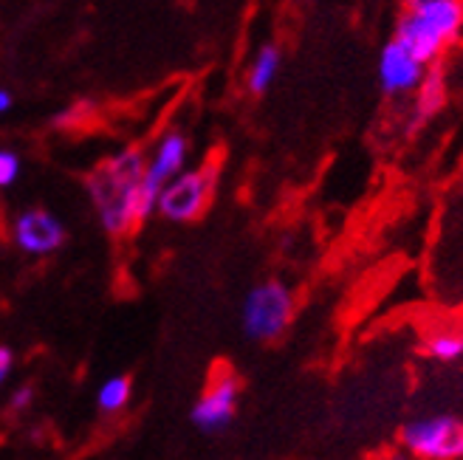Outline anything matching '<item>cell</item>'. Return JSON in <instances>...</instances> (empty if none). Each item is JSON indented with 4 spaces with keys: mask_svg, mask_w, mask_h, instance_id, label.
<instances>
[{
    "mask_svg": "<svg viewBox=\"0 0 463 460\" xmlns=\"http://www.w3.org/2000/svg\"><path fill=\"white\" fill-rule=\"evenodd\" d=\"M145 161L147 158L138 147H125L88 175V198L94 203L102 229L113 238L130 235L142 223L138 192H142Z\"/></svg>",
    "mask_w": 463,
    "mask_h": 460,
    "instance_id": "6da1fadb",
    "label": "cell"
},
{
    "mask_svg": "<svg viewBox=\"0 0 463 460\" xmlns=\"http://www.w3.org/2000/svg\"><path fill=\"white\" fill-rule=\"evenodd\" d=\"M424 65H435L463 37V0H415L407 4L396 34Z\"/></svg>",
    "mask_w": 463,
    "mask_h": 460,
    "instance_id": "7a4b0ae2",
    "label": "cell"
},
{
    "mask_svg": "<svg viewBox=\"0 0 463 460\" xmlns=\"http://www.w3.org/2000/svg\"><path fill=\"white\" fill-rule=\"evenodd\" d=\"M294 316V294L280 280H266L254 286L241 308L243 333L254 342H274L286 333Z\"/></svg>",
    "mask_w": 463,
    "mask_h": 460,
    "instance_id": "3957f363",
    "label": "cell"
},
{
    "mask_svg": "<svg viewBox=\"0 0 463 460\" xmlns=\"http://www.w3.org/2000/svg\"><path fill=\"white\" fill-rule=\"evenodd\" d=\"M218 181V164H203L198 170H181L158 192L156 212L173 223H187L203 215Z\"/></svg>",
    "mask_w": 463,
    "mask_h": 460,
    "instance_id": "277c9868",
    "label": "cell"
},
{
    "mask_svg": "<svg viewBox=\"0 0 463 460\" xmlns=\"http://www.w3.org/2000/svg\"><path fill=\"white\" fill-rule=\"evenodd\" d=\"M402 446L424 460L463 457V424L452 416H427L402 427Z\"/></svg>",
    "mask_w": 463,
    "mask_h": 460,
    "instance_id": "5b68a950",
    "label": "cell"
},
{
    "mask_svg": "<svg viewBox=\"0 0 463 460\" xmlns=\"http://www.w3.org/2000/svg\"><path fill=\"white\" fill-rule=\"evenodd\" d=\"M187 155H190V145H187V136H184L181 130H167L158 139L153 155L145 161L142 192H138V212H142V221L156 215L158 192L165 190V183L173 175H178L184 170Z\"/></svg>",
    "mask_w": 463,
    "mask_h": 460,
    "instance_id": "8992f818",
    "label": "cell"
},
{
    "mask_svg": "<svg viewBox=\"0 0 463 460\" xmlns=\"http://www.w3.org/2000/svg\"><path fill=\"white\" fill-rule=\"evenodd\" d=\"M427 68L430 65H424L419 57H415L399 37H390L379 52V65H376L379 88L390 99H404L419 88V82L427 74Z\"/></svg>",
    "mask_w": 463,
    "mask_h": 460,
    "instance_id": "52a82bcc",
    "label": "cell"
},
{
    "mask_svg": "<svg viewBox=\"0 0 463 460\" xmlns=\"http://www.w3.org/2000/svg\"><path fill=\"white\" fill-rule=\"evenodd\" d=\"M238 401H241V381L229 371H221L210 381V387L203 390V396L195 401L190 418L201 432H218L235 418Z\"/></svg>",
    "mask_w": 463,
    "mask_h": 460,
    "instance_id": "ba28073f",
    "label": "cell"
},
{
    "mask_svg": "<svg viewBox=\"0 0 463 460\" xmlns=\"http://www.w3.org/2000/svg\"><path fill=\"white\" fill-rule=\"evenodd\" d=\"M12 238L20 251L32 258H49L65 243V226L49 210H26L12 223Z\"/></svg>",
    "mask_w": 463,
    "mask_h": 460,
    "instance_id": "9c48e42d",
    "label": "cell"
},
{
    "mask_svg": "<svg viewBox=\"0 0 463 460\" xmlns=\"http://www.w3.org/2000/svg\"><path fill=\"white\" fill-rule=\"evenodd\" d=\"M447 74L441 65H430L424 80L419 82V88L412 90V102H410V110H407V136L419 133L427 122H432L438 113L444 110L447 105Z\"/></svg>",
    "mask_w": 463,
    "mask_h": 460,
    "instance_id": "30bf717a",
    "label": "cell"
},
{
    "mask_svg": "<svg viewBox=\"0 0 463 460\" xmlns=\"http://www.w3.org/2000/svg\"><path fill=\"white\" fill-rule=\"evenodd\" d=\"M280 65H283V52L277 49L274 42H266L258 49V54L251 57L249 65V74H246V85L251 94H266V90L274 85L277 74H280Z\"/></svg>",
    "mask_w": 463,
    "mask_h": 460,
    "instance_id": "8fae6325",
    "label": "cell"
},
{
    "mask_svg": "<svg viewBox=\"0 0 463 460\" xmlns=\"http://www.w3.org/2000/svg\"><path fill=\"white\" fill-rule=\"evenodd\" d=\"M130 401V379L128 376H110L97 390V404L102 412H119Z\"/></svg>",
    "mask_w": 463,
    "mask_h": 460,
    "instance_id": "7c38bea8",
    "label": "cell"
},
{
    "mask_svg": "<svg viewBox=\"0 0 463 460\" xmlns=\"http://www.w3.org/2000/svg\"><path fill=\"white\" fill-rule=\"evenodd\" d=\"M427 353L435 359V361H458L463 359V333L458 331H438L427 339Z\"/></svg>",
    "mask_w": 463,
    "mask_h": 460,
    "instance_id": "4fadbf2b",
    "label": "cell"
},
{
    "mask_svg": "<svg viewBox=\"0 0 463 460\" xmlns=\"http://www.w3.org/2000/svg\"><path fill=\"white\" fill-rule=\"evenodd\" d=\"M20 170H23V161L14 150H4L0 147V190L12 187V183L20 178Z\"/></svg>",
    "mask_w": 463,
    "mask_h": 460,
    "instance_id": "5bb4252c",
    "label": "cell"
},
{
    "mask_svg": "<svg viewBox=\"0 0 463 460\" xmlns=\"http://www.w3.org/2000/svg\"><path fill=\"white\" fill-rule=\"evenodd\" d=\"M94 110L88 102H77L74 108H68V110H62V113H57V119H54V125L57 127H74L77 122H85L88 119V113Z\"/></svg>",
    "mask_w": 463,
    "mask_h": 460,
    "instance_id": "9a60e30c",
    "label": "cell"
},
{
    "mask_svg": "<svg viewBox=\"0 0 463 460\" xmlns=\"http://www.w3.org/2000/svg\"><path fill=\"white\" fill-rule=\"evenodd\" d=\"M32 401H34V390L32 387H17L14 393H12V399H9V407L14 412H23V409L32 407Z\"/></svg>",
    "mask_w": 463,
    "mask_h": 460,
    "instance_id": "2e32d148",
    "label": "cell"
},
{
    "mask_svg": "<svg viewBox=\"0 0 463 460\" xmlns=\"http://www.w3.org/2000/svg\"><path fill=\"white\" fill-rule=\"evenodd\" d=\"M12 367H14V356L9 348H0V384H4L12 376Z\"/></svg>",
    "mask_w": 463,
    "mask_h": 460,
    "instance_id": "e0dca14e",
    "label": "cell"
},
{
    "mask_svg": "<svg viewBox=\"0 0 463 460\" xmlns=\"http://www.w3.org/2000/svg\"><path fill=\"white\" fill-rule=\"evenodd\" d=\"M12 108V94L6 88H0V113H6Z\"/></svg>",
    "mask_w": 463,
    "mask_h": 460,
    "instance_id": "ac0fdd59",
    "label": "cell"
},
{
    "mask_svg": "<svg viewBox=\"0 0 463 460\" xmlns=\"http://www.w3.org/2000/svg\"><path fill=\"white\" fill-rule=\"evenodd\" d=\"M297 4H311V0H297Z\"/></svg>",
    "mask_w": 463,
    "mask_h": 460,
    "instance_id": "d6986e66",
    "label": "cell"
},
{
    "mask_svg": "<svg viewBox=\"0 0 463 460\" xmlns=\"http://www.w3.org/2000/svg\"><path fill=\"white\" fill-rule=\"evenodd\" d=\"M407 4H415V0H404V6H407Z\"/></svg>",
    "mask_w": 463,
    "mask_h": 460,
    "instance_id": "ffe728a7",
    "label": "cell"
}]
</instances>
